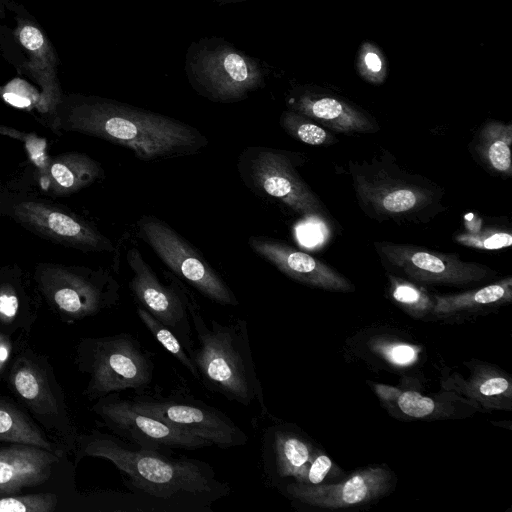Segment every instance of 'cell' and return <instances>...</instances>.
<instances>
[{
	"label": "cell",
	"instance_id": "obj_1",
	"mask_svg": "<svg viewBox=\"0 0 512 512\" xmlns=\"http://www.w3.org/2000/svg\"><path fill=\"white\" fill-rule=\"evenodd\" d=\"M48 124L55 133H79L121 145L145 161L195 154L208 144L204 134L182 121L80 93H64Z\"/></svg>",
	"mask_w": 512,
	"mask_h": 512
},
{
	"label": "cell",
	"instance_id": "obj_2",
	"mask_svg": "<svg viewBox=\"0 0 512 512\" xmlns=\"http://www.w3.org/2000/svg\"><path fill=\"white\" fill-rule=\"evenodd\" d=\"M82 455L104 458L126 475L138 494L156 500L210 505L229 493L213 467L199 459L173 458L157 450L137 447L110 434L93 431L80 438Z\"/></svg>",
	"mask_w": 512,
	"mask_h": 512
},
{
	"label": "cell",
	"instance_id": "obj_3",
	"mask_svg": "<svg viewBox=\"0 0 512 512\" xmlns=\"http://www.w3.org/2000/svg\"><path fill=\"white\" fill-rule=\"evenodd\" d=\"M188 312L197 344L188 354L197 369L198 380L208 390L229 401L249 406L260 405L267 413L261 382L256 373L244 319L229 324L206 321L192 295L188 293Z\"/></svg>",
	"mask_w": 512,
	"mask_h": 512
},
{
	"label": "cell",
	"instance_id": "obj_4",
	"mask_svg": "<svg viewBox=\"0 0 512 512\" xmlns=\"http://www.w3.org/2000/svg\"><path fill=\"white\" fill-rule=\"evenodd\" d=\"M0 217L11 219L38 237L84 253L114 250L109 238L66 206L39 192L34 181L13 180L1 187Z\"/></svg>",
	"mask_w": 512,
	"mask_h": 512
},
{
	"label": "cell",
	"instance_id": "obj_5",
	"mask_svg": "<svg viewBox=\"0 0 512 512\" xmlns=\"http://www.w3.org/2000/svg\"><path fill=\"white\" fill-rule=\"evenodd\" d=\"M185 72L201 96L217 103L246 99L265 84L266 69L255 57L221 38H202L187 49Z\"/></svg>",
	"mask_w": 512,
	"mask_h": 512
},
{
	"label": "cell",
	"instance_id": "obj_6",
	"mask_svg": "<svg viewBox=\"0 0 512 512\" xmlns=\"http://www.w3.org/2000/svg\"><path fill=\"white\" fill-rule=\"evenodd\" d=\"M2 3L12 25L0 20V51L20 74L40 88L36 109L49 117L64 94L58 77L56 49L25 7L14 0H2Z\"/></svg>",
	"mask_w": 512,
	"mask_h": 512
},
{
	"label": "cell",
	"instance_id": "obj_7",
	"mask_svg": "<svg viewBox=\"0 0 512 512\" xmlns=\"http://www.w3.org/2000/svg\"><path fill=\"white\" fill-rule=\"evenodd\" d=\"M81 368L90 375L86 394L92 398L133 390L144 393L153 379L154 364L141 343L129 333L84 339Z\"/></svg>",
	"mask_w": 512,
	"mask_h": 512
},
{
	"label": "cell",
	"instance_id": "obj_8",
	"mask_svg": "<svg viewBox=\"0 0 512 512\" xmlns=\"http://www.w3.org/2000/svg\"><path fill=\"white\" fill-rule=\"evenodd\" d=\"M33 279L38 291L60 313L81 319L115 306L120 285L106 269L39 262Z\"/></svg>",
	"mask_w": 512,
	"mask_h": 512
},
{
	"label": "cell",
	"instance_id": "obj_9",
	"mask_svg": "<svg viewBox=\"0 0 512 512\" xmlns=\"http://www.w3.org/2000/svg\"><path fill=\"white\" fill-rule=\"evenodd\" d=\"M243 184L255 195L278 201L303 217H318L322 207L300 177L290 153L271 147L249 146L237 159Z\"/></svg>",
	"mask_w": 512,
	"mask_h": 512
},
{
	"label": "cell",
	"instance_id": "obj_10",
	"mask_svg": "<svg viewBox=\"0 0 512 512\" xmlns=\"http://www.w3.org/2000/svg\"><path fill=\"white\" fill-rule=\"evenodd\" d=\"M139 236L160 260L209 300L237 306L239 301L221 276L203 256L165 221L143 215L137 221Z\"/></svg>",
	"mask_w": 512,
	"mask_h": 512
},
{
	"label": "cell",
	"instance_id": "obj_11",
	"mask_svg": "<svg viewBox=\"0 0 512 512\" xmlns=\"http://www.w3.org/2000/svg\"><path fill=\"white\" fill-rule=\"evenodd\" d=\"M130 402L139 412L161 419L210 445L228 449L247 443V435L234 421L201 401L139 393Z\"/></svg>",
	"mask_w": 512,
	"mask_h": 512
},
{
	"label": "cell",
	"instance_id": "obj_12",
	"mask_svg": "<svg viewBox=\"0 0 512 512\" xmlns=\"http://www.w3.org/2000/svg\"><path fill=\"white\" fill-rule=\"evenodd\" d=\"M93 411L117 436L140 448L172 454L175 449L197 450L211 446L169 423L136 410L130 399L117 393L99 398Z\"/></svg>",
	"mask_w": 512,
	"mask_h": 512
},
{
	"label": "cell",
	"instance_id": "obj_13",
	"mask_svg": "<svg viewBox=\"0 0 512 512\" xmlns=\"http://www.w3.org/2000/svg\"><path fill=\"white\" fill-rule=\"evenodd\" d=\"M132 272L129 289L140 307L170 328L187 353L192 348V324L188 312V292L175 285L163 284L141 251L132 247L126 254Z\"/></svg>",
	"mask_w": 512,
	"mask_h": 512
},
{
	"label": "cell",
	"instance_id": "obj_14",
	"mask_svg": "<svg viewBox=\"0 0 512 512\" xmlns=\"http://www.w3.org/2000/svg\"><path fill=\"white\" fill-rule=\"evenodd\" d=\"M378 253L409 278L423 283L467 285L489 277L490 269L455 255L414 246L377 243Z\"/></svg>",
	"mask_w": 512,
	"mask_h": 512
},
{
	"label": "cell",
	"instance_id": "obj_15",
	"mask_svg": "<svg viewBox=\"0 0 512 512\" xmlns=\"http://www.w3.org/2000/svg\"><path fill=\"white\" fill-rule=\"evenodd\" d=\"M390 483V473L375 467L357 471L336 484L308 485L294 481L285 486V493L310 506L337 509L368 503L385 494Z\"/></svg>",
	"mask_w": 512,
	"mask_h": 512
},
{
	"label": "cell",
	"instance_id": "obj_16",
	"mask_svg": "<svg viewBox=\"0 0 512 512\" xmlns=\"http://www.w3.org/2000/svg\"><path fill=\"white\" fill-rule=\"evenodd\" d=\"M248 245L255 254L293 280L325 290H353V285L330 266L285 242L264 236H251Z\"/></svg>",
	"mask_w": 512,
	"mask_h": 512
},
{
	"label": "cell",
	"instance_id": "obj_17",
	"mask_svg": "<svg viewBox=\"0 0 512 512\" xmlns=\"http://www.w3.org/2000/svg\"><path fill=\"white\" fill-rule=\"evenodd\" d=\"M98 161L81 152H64L47 157L32 171V179L40 191L51 197H68L104 178Z\"/></svg>",
	"mask_w": 512,
	"mask_h": 512
},
{
	"label": "cell",
	"instance_id": "obj_18",
	"mask_svg": "<svg viewBox=\"0 0 512 512\" xmlns=\"http://www.w3.org/2000/svg\"><path fill=\"white\" fill-rule=\"evenodd\" d=\"M314 456L312 446L291 431L275 426L263 434V470L269 479L292 477L306 483Z\"/></svg>",
	"mask_w": 512,
	"mask_h": 512
},
{
	"label": "cell",
	"instance_id": "obj_19",
	"mask_svg": "<svg viewBox=\"0 0 512 512\" xmlns=\"http://www.w3.org/2000/svg\"><path fill=\"white\" fill-rule=\"evenodd\" d=\"M59 461L52 451L27 444L0 448V495L44 483Z\"/></svg>",
	"mask_w": 512,
	"mask_h": 512
},
{
	"label": "cell",
	"instance_id": "obj_20",
	"mask_svg": "<svg viewBox=\"0 0 512 512\" xmlns=\"http://www.w3.org/2000/svg\"><path fill=\"white\" fill-rule=\"evenodd\" d=\"M291 110L314 119L332 130L344 133L369 132L373 124L345 102L328 96L301 94L288 99Z\"/></svg>",
	"mask_w": 512,
	"mask_h": 512
},
{
	"label": "cell",
	"instance_id": "obj_21",
	"mask_svg": "<svg viewBox=\"0 0 512 512\" xmlns=\"http://www.w3.org/2000/svg\"><path fill=\"white\" fill-rule=\"evenodd\" d=\"M512 299V279L508 277L476 290L460 294L435 296L433 312L437 316H452L483 307L504 304Z\"/></svg>",
	"mask_w": 512,
	"mask_h": 512
},
{
	"label": "cell",
	"instance_id": "obj_22",
	"mask_svg": "<svg viewBox=\"0 0 512 512\" xmlns=\"http://www.w3.org/2000/svg\"><path fill=\"white\" fill-rule=\"evenodd\" d=\"M0 441L37 446L52 451L41 431L19 410L0 405Z\"/></svg>",
	"mask_w": 512,
	"mask_h": 512
},
{
	"label": "cell",
	"instance_id": "obj_23",
	"mask_svg": "<svg viewBox=\"0 0 512 512\" xmlns=\"http://www.w3.org/2000/svg\"><path fill=\"white\" fill-rule=\"evenodd\" d=\"M464 394L469 395L487 406H501V401L510 402L512 388L510 380L495 370H484L471 380L461 384Z\"/></svg>",
	"mask_w": 512,
	"mask_h": 512
},
{
	"label": "cell",
	"instance_id": "obj_24",
	"mask_svg": "<svg viewBox=\"0 0 512 512\" xmlns=\"http://www.w3.org/2000/svg\"><path fill=\"white\" fill-rule=\"evenodd\" d=\"M482 150L488 164L496 171L510 174L511 125L493 123L482 132Z\"/></svg>",
	"mask_w": 512,
	"mask_h": 512
},
{
	"label": "cell",
	"instance_id": "obj_25",
	"mask_svg": "<svg viewBox=\"0 0 512 512\" xmlns=\"http://www.w3.org/2000/svg\"><path fill=\"white\" fill-rule=\"evenodd\" d=\"M136 312L152 336L198 380L197 369L176 334L144 308L138 306Z\"/></svg>",
	"mask_w": 512,
	"mask_h": 512
},
{
	"label": "cell",
	"instance_id": "obj_26",
	"mask_svg": "<svg viewBox=\"0 0 512 512\" xmlns=\"http://www.w3.org/2000/svg\"><path fill=\"white\" fill-rule=\"evenodd\" d=\"M280 125L293 138L309 145L327 144L332 139L331 134L323 127L293 110H286L281 114Z\"/></svg>",
	"mask_w": 512,
	"mask_h": 512
},
{
	"label": "cell",
	"instance_id": "obj_27",
	"mask_svg": "<svg viewBox=\"0 0 512 512\" xmlns=\"http://www.w3.org/2000/svg\"><path fill=\"white\" fill-rule=\"evenodd\" d=\"M392 297L409 314L416 318H423L433 312L434 299L432 300L424 291L413 284L391 279Z\"/></svg>",
	"mask_w": 512,
	"mask_h": 512
},
{
	"label": "cell",
	"instance_id": "obj_28",
	"mask_svg": "<svg viewBox=\"0 0 512 512\" xmlns=\"http://www.w3.org/2000/svg\"><path fill=\"white\" fill-rule=\"evenodd\" d=\"M58 503L53 493L0 496V512H52Z\"/></svg>",
	"mask_w": 512,
	"mask_h": 512
},
{
	"label": "cell",
	"instance_id": "obj_29",
	"mask_svg": "<svg viewBox=\"0 0 512 512\" xmlns=\"http://www.w3.org/2000/svg\"><path fill=\"white\" fill-rule=\"evenodd\" d=\"M12 382L17 393L35 405L41 404L47 397L42 378L32 367L23 365L16 368L12 374Z\"/></svg>",
	"mask_w": 512,
	"mask_h": 512
},
{
	"label": "cell",
	"instance_id": "obj_30",
	"mask_svg": "<svg viewBox=\"0 0 512 512\" xmlns=\"http://www.w3.org/2000/svg\"><path fill=\"white\" fill-rule=\"evenodd\" d=\"M377 204L390 213H402L414 209L423 200V195L409 187H395L380 192Z\"/></svg>",
	"mask_w": 512,
	"mask_h": 512
},
{
	"label": "cell",
	"instance_id": "obj_31",
	"mask_svg": "<svg viewBox=\"0 0 512 512\" xmlns=\"http://www.w3.org/2000/svg\"><path fill=\"white\" fill-rule=\"evenodd\" d=\"M358 66L362 76L373 83H380L386 75L385 62L380 51L371 43H364L359 52Z\"/></svg>",
	"mask_w": 512,
	"mask_h": 512
},
{
	"label": "cell",
	"instance_id": "obj_32",
	"mask_svg": "<svg viewBox=\"0 0 512 512\" xmlns=\"http://www.w3.org/2000/svg\"><path fill=\"white\" fill-rule=\"evenodd\" d=\"M375 349L385 360L397 367H406L414 364L419 355L418 347L407 343H379Z\"/></svg>",
	"mask_w": 512,
	"mask_h": 512
},
{
	"label": "cell",
	"instance_id": "obj_33",
	"mask_svg": "<svg viewBox=\"0 0 512 512\" xmlns=\"http://www.w3.org/2000/svg\"><path fill=\"white\" fill-rule=\"evenodd\" d=\"M399 409L407 416L423 418L432 415L436 409V402L418 392L405 391L397 397Z\"/></svg>",
	"mask_w": 512,
	"mask_h": 512
},
{
	"label": "cell",
	"instance_id": "obj_34",
	"mask_svg": "<svg viewBox=\"0 0 512 512\" xmlns=\"http://www.w3.org/2000/svg\"><path fill=\"white\" fill-rule=\"evenodd\" d=\"M457 241L478 249L497 250L509 247L512 244V235L506 232L463 234L457 237Z\"/></svg>",
	"mask_w": 512,
	"mask_h": 512
},
{
	"label": "cell",
	"instance_id": "obj_35",
	"mask_svg": "<svg viewBox=\"0 0 512 512\" xmlns=\"http://www.w3.org/2000/svg\"><path fill=\"white\" fill-rule=\"evenodd\" d=\"M332 465L333 463L327 455L323 453L316 454L310 463L307 473V482L304 484H320L330 472Z\"/></svg>",
	"mask_w": 512,
	"mask_h": 512
},
{
	"label": "cell",
	"instance_id": "obj_36",
	"mask_svg": "<svg viewBox=\"0 0 512 512\" xmlns=\"http://www.w3.org/2000/svg\"><path fill=\"white\" fill-rule=\"evenodd\" d=\"M0 134L20 140L25 144L32 141L36 137L35 134L25 133L7 126H0Z\"/></svg>",
	"mask_w": 512,
	"mask_h": 512
},
{
	"label": "cell",
	"instance_id": "obj_37",
	"mask_svg": "<svg viewBox=\"0 0 512 512\" xmlns=\"http://www.w3.org/2000/svg\"><path fill=\"white\" fill-rule=\"evenodd\" d=\"M213 1L218 2L220 4H227V3H236V2L246 1V0H213Z\"/></svg>",
	"mask_w": 512,
	"mask_h": 512
},
{
	"label": "cell",
	"instance_id": "obj_38",
	"mask_svg": "<svg viewBox=\"0 0 512 512\" xmlns=\"http://www.w3.org/2000/svg\"><path fill=\"white\" fill-rule=\"evenodd\" d=\"M1 5H2V2H1V0H0V7H1Z\"/></svg>",
	"mask_w": 512,
	"mask_h": 512
}]
</instances>
